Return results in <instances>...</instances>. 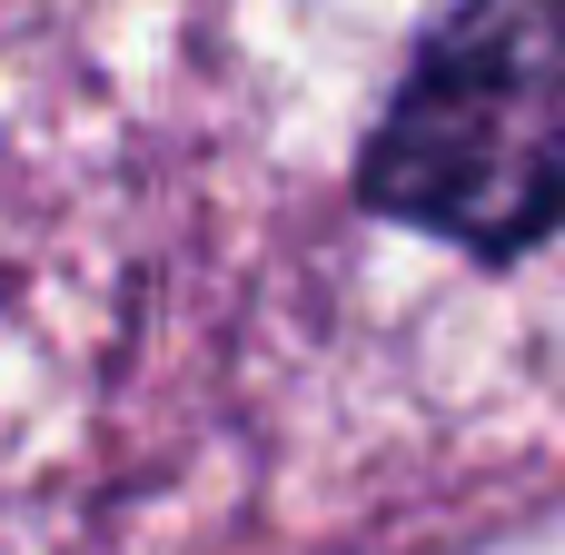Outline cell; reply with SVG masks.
<instances>
[{
	"label": "cell",
	"mask_w": 565,
	"mask_h": 555,
	"mask_svg": "<svg viewBox=\"0 0 565 555\" xmlns=\"http://www.w3.org/2000/svg\"><path fill=\"white\" fill-rule=\"evenodd\" d=\"M367 189L467 248L546 238L565 218V0H447L377 119Z\"/></svg>",
	"instance_id": "cell-1"
}]
</instances>
